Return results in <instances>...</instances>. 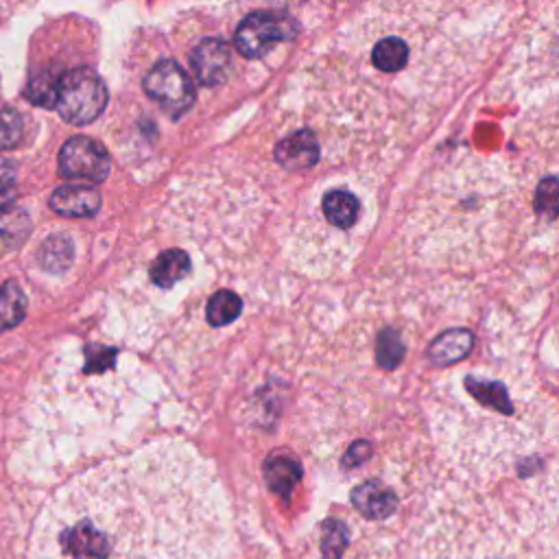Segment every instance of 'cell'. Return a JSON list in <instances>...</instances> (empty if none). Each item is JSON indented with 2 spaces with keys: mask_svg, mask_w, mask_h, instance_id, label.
Returning <instances> with one entry per match:
<instances>
[{
  "mask_svg": "<svg viewBox=\"0 0 559 559\" xmlns=\"http://www.w3.org/2000/svg\"><path fill=\"white\" fill-rule=\"evenodd\" d=\"M221 487L184 448H147L64 485L42 511L33 559H228Z\"/></svg>",
  "mask_w": 559,
  "mask_h": 559,
  "instance_id": "6da1fadb",
  "label": "cell"
},
{
  "mask_svg": "<svg viewBox=\"0 0 559 559\" xmlns=\"http://www.w3.org/2000/svg\"><path fill=\"white\" fill-rule=\"evenodd\" d=\"M110 92L97 70L88 66L66 70L59 77L57 112L70 125H88L103 114Z\"/></svg>",
  "mask_w": 559,
  "mask_h": 559,
  "instance_id": "7a4b0ae2",
  "label": "cell"
},
{
  "mask_svg": "<svg viewBox=\"0 0 559 559\" xmlns=\"http://www.w3.org/2000/svg\"><path fill=\"white\" fill-rule=\"evenodd\" d=\"M300 33V22L276 11H254L236 27L234 46L247 59H260L278 44L293 40Z\"/></svg>",
  "mask_w": 559,
  "mask_h": 559,
  "instance_id": "3957f363",
  "label": "cell"
},
{
  "mask_svg": "<svg viewBox=\"0 0 559 559\" xmlns=\"http://www.w3.org/2000/svg\"><path fill=\"white\" fill-rule=\"evenodd\" d=\"M151 101L160 103L166 112L182 116L197 101V88L186 70L175 59H160L142 79Z\"/></svg>",
  "mask_w": 559,
  "mask_h": 559,
  "instance_id": "277c9868",
  "label": "cell"
},
{
  "mask_svg": "<svg viewBox=\"0 0 559 559\" xmlns=\"http://www.w3.org/2000/svg\"><path fill=\"white\" fill-rule=\"evenodd\" d=\"M59 173L68 180L103 182L112 169V158L101 142L88 136H75L66 140L59 149Z\"/></svg>",
  "mask_w": 559,
  "mask_h": 559,
  "instance_id": "5b68a950",
  "label": "cell"
},
{
  "mask_svg": "<svg viewBox=\"0 0 559 559\" xmlns=\"http://www.w3.org/2000/svg\"><path fill=\"white\" fill-rule=\"evenodd\" d=\"M190 66L204 88H217L228 81L232 73V49L221 38L201 40L190 53Z\"/></svg>",
  "mask_w": 559,
  "mask_h": 559,
  "instance_id": "8992f818",
  "label": "cell"
},
{
  "mask_svg": "<svg viewBox=\"0 0 559 559\" xmlns=\"http://www.w3.org/2000/svg\"><path fill=\"white\" fill-rule=\"evenodd\" d=\"M273 156H276V162L282 169L293 173L308 171L319 162V140L311 129H300V132H293L291 136L282 138L276 149H273Z\"/></svg>",
  "mask_w": 559,
  "mask_h": 559,
  "instance_id": "52a82bcc",
  "label": "cell"
},
{
  "mask_svg": "<svg viewBox=\"0 0 559 559\" xmlns=\"http://www.w3.org/2000/svg\"><path fill=\"white\" fill-rule=\"evenodd\" d=\"M51 208L68 219H90L101 210V193L92 186H59L51 195Z\"/></svg>",
  "mask_w": 559,
  "mask_h": 559,
  "instance_id": "ba28073f",
  "label": "cell"
},
{
  "mask_svg": "<svg viewBox=\"0 0 559 559\" xmlns=\"http://www.w3.org/2000/svg\"><path fill=\"white\" fill-rule=\"evenodd\" d=\"M352 505L361 516L385 520L398 509V496L380 481H365L352 490Z\"/></svg>",
  "mask_w": 559,
  "mask_h": 559,
  "instance_id": "9c48e42d",
  "label": "cell"
},
{
  "mask_svg": "<svg viewBox=\"0 0 559 559\" xmlns=\"http://www.w3.org/2000/svg\"><path fill=\"white\" fill-rule=\"evenodd\" d=\"M472 346H474L472 330L468 328L446 330L431 343V348H428V361L437 367L455 365L466 359V356L472 352Z\"/></svg>",
  "mask_w": 559,
  "mask_h": 559,
  "instance_id": "30bf717a",
  "label": "cell"
},
{
  "mask_svg": "<svg viewBox=\"0 0 559 559\" xmlns=\"http://www.w3.org/2000/svg\"><path fill=\"white\" fill-rule=\"evenodd\" d=\"M190 273V258L184 249H166L149 267V278L160 289H171Z\"/></svg>",
  "mask_w": 559,
  "mask_h": 559,
  "instance_id": "8fae6325",
  "label": "cell"
},
{
  "mask_svg": "<svg viewBox=\"0 0 559 559\" xmlns=\"http://www.w3.org/2000/svg\"><path fill=\"white\" fill-rule=\"evenodd\" d=\"M265 479L271 492L289 498L295 485L302 481V466L293 457L273 455L265 461Z\"/></svg>",
  "mask_w": 559,
  "mask_h": 559,
  "instance_id": "7c38bea8",
  "label": "cell"
},
{
  "mask_svg": "<svg viewBox=\"0 0 559 559\" xmlns=\"http://www.w3.org/2000/svg\"><path fill=\"white\" fill-rule=\"evenodd\" d=\"M321 208H324L328 223L341 230L354 228V223L359 221L361 214L359 199H356V195L348 193V190H330V193H326L324 201H321Z\"/></svg>",
  "mask_w": 559,
  "mask_h": 559,
  "instance_id": "4fadbf2b",
  "label": "cell"
},
{
  "mask_svg": "<svg viewBox=\"0 0 559 559\" xmlns=\"http://www.w3.org/2000/svg\"><path fill=\"white\" fill-rule=\"evenodd\" d=\"M27 317V295L20 284L9 280L0 287V332L20 326Z\"/></svg>",
  "mask_w": 559,
  "mask_h": 559,
  "instance_id": "5bb4252c",
  "label": "cell"
},
{
  "mask_svg": "<svg viewBox=\"0 0 559 559\" xmlns=\"http://www.w3.org/2000/svg\"><path fill=\"white\" fill-rule=\"evenodd\" d=\"M38 260L49 273H64L75 260V245L66 234H53L42 243Z\"/></svg>",
  "mask_w": 559,
  "mask_h": 559,
  "instance_id": "9a60e30c",
  "label": "cell"
},
{
  "mask_svg": "<svg viewBox=\"0 0 559 559\" xmlns=\"http://www.w3.org/2000/svg\"><path fill=\"white\" fill-rule=\"evenodd\" d=\"M409 62V46L402 38H383L372 51V64L383 73H398Z\"/></svg>",
  "mask_w": 559,
  "mask_h": 559,
  "instance_id": "2e32d148",
  "label": "cell"
},
{
  "mask_svg": "<svg viewBox=\"0 0 559 559\" xmlns=\"http://www.w3.org/2000/svg\"><path fill=\"white\" fill-rule=\"evenodd\" d=\"M241 311H243V300L234 291L228 289L214 293L206 306L208 321L214 328H223L232 324V321H236V317L241 315Z\"/></svg>",
  "mask_w": 559,
  "mask_h": 559,
  "instance_id": "e0dca14e",
  "label": "cell"
},
{
  "mask_svg": "<svg viewBox=\"0 0 559 559\" xmlns=\"http://www.w3.org/2000/svg\"><path fill=\"white\" fill-rule=\"evenodd\" d=\"M31 232V221L20 208H5L0 212V243L18 247Z\"/></svg>",
  "mask_w": 559,
  "mask_h": 559,
  "instance_id": "ac0fdd59",
  "label": "cell"
},
{
  "mask_svg": "<svg viewBox=\"0 0 559 559\" xmlns=\"http://www.w3.org/2000/svg\"><path fill=\"white\" fill-rule=\"evenodd\" d=\"M466 383H468L470 394L479 402L490 404L492 409L501 411V413L514 411L503 383H490V380H481V378H466Z\"/></svg>",
  "mask_w": 559,
  "mask_h": 559,
  "instance_id": "d6986e66",
  "label": "cell"
},
{
  "mask_svg": "<svg viewBox=\"0 0 559 559\" xmlns=\"http://www.w3.org/2000/svg\"><path fill=\"white\" fill-rule=\"evenodd\" d=\"M62 77V75H59ZM59 77L49 73H40L35 75L29 86L25 90V97L38 107H46V110H51V107H57V97H59Z\"/></svg>",
  "mask_w": 559,
  "mask_h": 559,
  "instance_id": "ffe728a7",
  "label": "cell"
},
{
  "mask_svg": "<svg viewBox=\"0 0 559 559\" xmlns=\"http://www.w3.org/2000/svg\"><path fill=\"white\" fill-rule=\"evenodd\" d=\"M533 206L538 217H542L546 223L559 219V177H544L538 184V190H535Z\"/></svg>",
  "mask_w": 559,
  "mask_h": 559,
  "instance_id": "44dd1931",
  "label": "cell"
},
{
  "mask_svg": "<svg viewBox=\"0 0 559 559\" xmlns=\"http://www.w3.org/2000/svg\"><path fill=\"white\" fill-rule=\"evenodd\" d=\"M404 359V343L394 328H387L378 335L376 341V363L383 370H396Z\"/></svg>",
  "mask_w": 559,
  "mask_h": 559,
  "instance_id": "7402d4cb",
  "label": "cell"
},
{
  "mask_svg": "<svg viewBox=\"0 0 559 559\" xmlns=\"http://www.w3.org/2000/svg\"><path fill=\"white\" fill-rule=\"evenodd\" d=\"M25 136V121L16 110H0V151L16 147Z\"/></svg>",
  "mask_w": 559,
  "mask_h": 559,
  "instance_id": "603a6c76",
  "label": "cell"
},
{
  "mask_svg": "<svg viewBox=\"0 0 559 559\" xmlns=\"http://www.w3.org/2000/svg\"><path fill=\"white\" fill-rule=\"evenodd\" d=\"M116 348H107V346H86V367H83V372L86 374H101L105 370H110L114 367L116 361Z\"/></svg>",
  "mask_w": 559,
  "mask_h": 559,
  "instance_id": "cb8c5ba5",
  "label": "cell"
},
{
  "mask_svg": "<svg viewBox=\"0 0 559 559\" xmlns=\"http://www.w3.org/2000/svg\"><path fill=\"white\" fill-rule=\"evenodd\" d=\"M372 457V444L370 442H356L343 457V468H356Z\"/></svg>",
  "mask_w": 559,
  "mask_h": 559,
  "instance_id": "d4e9b609",
  "label": "cell"
},
{
  "mask_svg": "<svg viewBox=\"0 0 559 559\" xmlns=\"http://www.w3.org/2000/svg\"><path fill=\"white\" fill-rule=\"evenodd\" d=\"M18 175V166L5 158H0V195L7 193L9 188H14Z\"/></svg>",
  "mask_w": 559,
  "mask_h": 559,
  "instance_id": "484cf974",
  "label": "cell"
}]
</instances>
